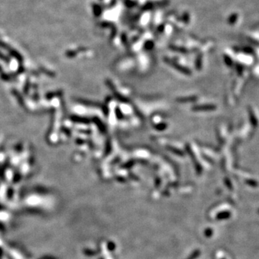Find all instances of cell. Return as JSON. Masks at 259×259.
<instances>
[{
    "instance_id": "cell-4",
    "label": "cell",
    "mask_w": 259,
    "mask_h": 259,
    "mask_svg": "<svg viewBox=\"0 0 259 259\" xmlns=\"http://www.w3.org/2000/svg\"><path fill=\"white\" fill-rule=\"evenodd\" d=\"M238 18V14H235V13L232 14V15L230 16L229 20H228V22H229V24H234L236 22H237Z\"/></svg>"
},
{
    "instance_id": "cell-1",
    "label": "cell",
    "mask_w": 259,
    "mask_h": 259,
    "mask_svg": "<svg viewBox=\"0 0 259 259\" xmlns=\"http://www.w3.org/2000/svg\"><path fill=\"white\" fill-rule=\"evenodd\" d=\"M25 205L30 207L48 208L51 207L52 202L50 199L38 195H31L28 197L24 201Z\"/></svg>"
},
{
    "instance_id": "cell-3",
    "label": "cell",
    "mask_w": 259,
    "mask_h": 259,
    "mask_svg": "<svg viewBox=\"0 0 259 259\" xmlns=\"http://www.w3.org/2000/svg\"><path fill=\"white\" fill-rule=\"evenodd\" d=\"M10 215L7 212L0 211V221L1 222H7L9 220Z\"/></svg>"
},
{
    "instance_id": "cell-2",
    "label": "cell",
    "mask_w": 259,
    "mask_h": 259,
    "mask_svg": "<svg viewBox=\"0 0 259 259\" xmlns=\"http://www.w3.org/2000/svg\"><path fill=\"white\" fill-rule=\"evenodd\" d=\"M8 253H9V254L13 259H27L23 255L21 254V253L17 250L13 249V248L8 249Z\"/></svg>"
},
{
    "instance_id": "cell-6",
    "label": "cell",
    "mask_w": 259,
    "mask_h": 259,
    "mask_svg": "<svg viewBox=\"0 0 259 259\" xmlns=\"http://www.w3.org/2000/svg\"><path fill=\"white\" fill-rule=\"evenodd\" d=\"M2 245V240L0 239V246H1Z\"/></svg>"
},
{
    "instance_id": "cell-5",
    "label": "cell",
    "mask_w": 259,
    "mask_h": 259,
    "mask_svg": "<svg viewBox=\"0 0 259 259\" xmlns=\"http://www.w3.org/2000/svg\"><path fill=\"white\" fill-rule=\"evenodd\" d=\"M94 12L96 15H99L100 14V9H99V7L97 5H94Z\"/></svg>"
}]
</instances>
